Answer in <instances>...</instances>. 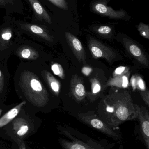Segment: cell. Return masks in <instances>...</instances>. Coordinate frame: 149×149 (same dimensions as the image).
Instances as JSON below:
<instances>
[{
    "mask_svg": "<svg viewBox=\"0 0 149 149\" xmlns=\"http://www.w3.org/2000/svg\"><path fill=\"white\" fill-rule=\"evenodd\" d=\"M137 107L129 91L112 88L99 102L97 112L99 117L112 128L137 118Z\"/></svg>",
    "mask_w": 149,
    "mask_h": 149,
    "instance_id": "1",
    "label": "cell"
},
{
    "mask_svg": "<svg viewBox=\"0 0 149 149\" xmlns=\"http://www.w3.org/2000/svg\"><path fill=\"white\" fill-rule=\"evenodd\" d=\"M41 65L21 63L14 77L15 87L24 97L36 107H44L49 101V94L41 73Z\"/></svg>",
    "mask_w": 149,
    "mask_h": 149,
    "instance_id": "2",
    "label": "cell"
},
{
    "mask_svg": "<svg viewBox=\"0 0 149 149\" xmlns=\"http://www.w3.org/2000/svg\"><path fill=\"white\" fill-rule=\"evenodd\" d=\"M14 22L7 20L0 26V61L8 59L22 40Z\"/></svg>",
    "mask_w": 149,
    "mask_h": 149,
    "instance_id": "3",
    "label": "cell"
},
{
    "mask_svg": "<svg viewBox=\"0 0 149 149\" xmlns=\"http://www.w3.org/2000/svg\"><path fill=\"white\" fill-rule=\"evenodd\" d=\"M78 118L82 122L88 125L91 128L105 134L116 140L121 139L120 135L112 129L97 116L94 112L88 111L87 113H79Z\"/></svg>",
    "mask_w": 149,
    "mask_h": 149,
    "instance_id": "4",
    "label": "cell"
},
{
    "mask_svg": "<svg viewBox=\"0 0 149 149\" xmlns=\"http://www.w3.org/2000/svg\"><path fill=\"white\" fill-rule=\"evenodd\" d=\"M39 46L30 42H22L21 40L14 52L21 60L26 61L25 62L41 64L42 53Z\"/></svg>",
    "mask_w": 149,
    "mask_h": 149,
    "instance_id": "5",
    "label": "cell"
},
{
    "mask_svg": "<svg viewBox=\"0 0 149 149\" xmlns=\"http://www.w3.org/2000/svg\"><path fill=\"white\" fill-rule=\"evenodd\" d=\"M88 47L93 57L97 59L102 58L111 63L116 57L113 50L94 38L89 39Z\"/></svg>",
    "mask_w": 149,
    "mask_h": 149,
    "instance_id": "6",
    "label": "cell"
},
{
    "mask_svg": "<svg viewBox=\"0 0 149 149\" xmlns=\"http://www.w3.org/2000/svg\"><path fill=\"white\" fill-rule=\"evenodd\" d=\"M15 25L18 26L17 27L20 33L26 32L31 35L34 36L38 39H42L48 42H54L53 37L46 29L38 25L26 22H19V25L16 24Z\"/></svg>",
    "mask_w": 149,
    "mask_h": 149,
    "instance_id": "7",
    "label": "cell"
},
{
    "mask_svg": "<svg viewBox=\"0 0 149 149\" xmlns=\"http://www.w3.org/2000/svg\"><path fill=\"white\" fill-rule=\"evenodd\" d=\"M61 131L65 136L72 139L71 141L64 139H59V143L63 149H101L100 146L89 144L75 138L67 130H61Z\"/></svg>",
    "mask_w": 149,
    "mask_h": 149,
    "instance_id": "8",
    "label": "cell"
},
{
    "mask_svg": "<svg viewBox=\"0 0 149 149\" xmlns=\"http://www.w3.org/2000/svg\"><path fill=\"white\" fill-rule=\"evenodd\" d=\"M67 43L79 63H86V56L83 46L79 39L69 32L65 33Z\"/></svg>",
    "mask_w": 149,
    "mask_h": 149,
    "instance_id": "9",
    "label": "cell"
},
{
    "mask_svg": "<svg viewBox=\"0 0 149 149\" xmlns=\"http://www.w3.org/2000/svg\"><path fill=\"white\" fill-rule=\"evenodd\" d=\"M91 8L93 12L98 14L109 17L111 19H125L126 15L124 10H116L108 6L106 3L102 2H96L91 5Z\"/></svg>",
    "mask_w": 149,
    "mask_h": 149,
    "instance_id": "10",
    "label": "cell"
},
{
    "mask_svg": "<svg viewBox=\"0 0 149 149\" xmlns=\"http://www.w3.org/2000/svg\"><path fill=\"white\" fill-rule=\"evenodd\" d=\"M138 117L140 123L141 134L147 149H149V113L144 106L137 105Z\"/></svg>",
    "mask_w": 149,
    "mask_h": 149,
    "instance_id": "11",
    "label": "cell"
},
{
    "mask_svg": "<svg viewBox=\"0 0 149 149\" xmlns=\"http://www.w3.org/2000/svg\"><path fill=\"white\" fill-rule=\"evenodd\" d=\"M70 91L72 97L77 102L83 100L86 96L85 90L82 78L77 74L72 76L70 80Z\"/></svg>",
    "mask_w": 149,
    "mask_h": 149,
    "instance_id": "12",
    "label": "cell"
},
{
    "mask_svg": "<svg viewBox=\"0 0 149 149\" xmlns=\"http://www.w3.org/2000/svg\"><path fill=\"white\" fill-rule=\"evenodd\" d=\"M123 43L127 51L139 63L145 67L149 66V62L148 59L138 45L126 38L123 39Z\"/></svg>",
    "mask_w": 149,
    "mask_h": 149,
    "instance_id": "13",
    "label": "cell"
},
{
    "mask_svg": "<svg viewBox=\"0 0 149 149\" xmlns=\"http://www.w3.org/2000/svg\"><path fill=\"white\" fill-rule=\"evenodd\" d=\"M41 73L42 78L50 91L54 95L58 96L60 94L61 89L60 81L48 70L43 68L42 66H41Z\"/></svg>",
    "mask_w": 149,
    "mask_h": 149,
    "instance_id": "14",
    "label": "cell"
},
{
    "mask_svg": "<svg viewBox=\"0 0 149 149\" xmlns=\"http://www.w3.org/2000/svg\"><path fill=\"white\" fill-rule=\"evenodd\" d=\"M13 126L15 135L20 137L26 136L29 131V124L26 120L22 118H16L14 119Z\"/></svg>",
    "mask_w": 149,
    "mask_h": 149,
    "instance_id": "15",
    "label": "cell"
},
{
    "mask_svg": "<svg viewBox=\"0 0 149 149\" xmlns=\"http://www.w3.org/2000/svg\"><path fill=\"white\" fill-rule=\"evenodd\" d=\"M130 72H128L126 74L120 76L116 77L110 78L104 86V88L111 87V88L125 89L128 88L130 86L129 78Z\"/></svg>",
    "mask_w": 149,
    "mask_h": 149,
    "instance_id": "16",
    "label": "cell"
},
{
    "mask_svg": "<svg viewBox=\"0 0 149 149\" xmlns=\"http://www.w3.org/2000/svg\"><path fill=\"white\" fill-rule=\"evenodd\" d=\"M29 2L31 5L36 18L40 21H44L49 24H51L52 21L50 16L39 1L37 0H29Z\"/></svg>",
    "mask_w": 149,
    "mask_h": 149,
    "instance_id": "17",
    "label": "cell"
},
{
    "mask_svg": "<svg viewBox=\"0 0 149 149\" xmlns=\"http://www.w3.org/2000/svg\"><path fill=\"white\" fill-rule=\"evenodd\" d=\"M26 104V101H23L6 113L0 118V128L6 125L15 119Z\"/></svg>",
    "mask_w": 149,
    "mask_h": 149,
    "instance_id": "18",
    "label": "cell"
},
{
    "mask_svg": "<svg viewBox=\"0 0 149 149\" xmlns=\"http://www.w3.org/2000/svg\"><path fill=\"white\" fill-rule=\"evenodd\" d=\"M91 83V91L87 93L86 96L91 102H94L100 96L102 90L101 82L97 78L94 77L90 80Z\"/></svg>",
    "mask_w": 149,
    "mask_h": 149,
    "instance_id": "19",
    "label": "cell"
},
{
    "mask_svg": "<svg viewBox=\"0 0 149 149\" xmlns=\"http://www.w3.org/2000/svg\"><path fill=\"white\" fill-rule=\"evenodd\" d=\"M51 69L52 72L56 75L57 76L62 79L65 78V74L62 66L57 63H54L51 65Z\"/></svg>",
    "mask_w": 149,
    "mask_h": 149,
    "instance_id": "20",
    "label": "cell"
},
{
    "mask_svg": "<svg viewBox=\"0 0 149 149\" xmlns=\"http://www.w3.org/2000/svg\"><path fill=\"white\" fill-rule=\"evenodd\" d=\"M138 31L141 36L146 39H149V26L148 25L140 22L137 27Z\"/></svg>",
    "mask_w": 149,
    "mask_h": 149,
    "instance_id": "21",
    "label": "cell"
},
{
    "mask_svg": "<svg viewBox=\"0 0 149 149\" xmlns=\"http://www.w3.org/2000/svg\"><path fill=\"white\" fill-rule=\"evenodd\" d=\"M8 82V77L4 73V70L0 67V94H2L5 91L6 83Z\"/></svg>",
    "mask_w": 149,
    "mask_h": 149,
    "instance_id": "22",
    "label": "cell"
},
{
    "mask_svg": "<svg viewBox=\"0 0 149 149\" xmlns=\"http://www.w3.org/2000/svg\"><path fill=\"white\" fill-rule=\"evenodd\" d=\"M48 1L61 9L66 11L69 10L68 3L65 0H49Z\"/></svg>",
    "mask_w": 149,
    "mask_h": 149,
    "instance_id": "23",
    "label": "cell"
},
{
    "mask_svg": "<svg viewBox=\"0 0 149 149\" xmlns=\"http://www.w3.org/2000/svg\"><path fill=\"white\" fill-rule=\"evenodd\" d=\"M130 72V68L129 67L125 66H120L117 68L113 72L112 76L113 77H116L124 75Z\"/></svg>",
    "mask_w": 149,
    "mask_h": 149,
    "instance_id": "24",
    "label": "cell"
},
{
    "mask_svg": "<svg viewBox=\"0 0 149 149\" xmlns=\"http://www.w3.org/2000/svg\"><path fill=\"white\" fill-rule=\"evenodd\" d=\"M96 31L99 34L108 35L112 33V29L109 26H101L97 28Z\"/></svg>",
    "mask_w": 149,
    "mask_h": 149,
    "instance_id": "25",
    "label": "cell"
},
{
    "mask_svg": "<svg viewBox=\"0 0 149 149\" xmlns=\"http://www.w3.org/2000/svg\"><path fill=\"white\" fill-rule=\"evenodd\" d=\"M136 89L139 91H143L146 89L145 84L140 76L136 75Z\"/></svg>",
    "mask_w": 149,
    "mask_h": 149,
    "instance_id": "26",
    "label": "cell"
},
{
    "mask_svg": "<svg viewBox=\"0 0 149 149\" xmlns=\"http://www.w3.org/2000/svg\"><path fill=\"white\" fill-rule=\"evenodd\" d=\"M142 99L148 107L149 106V91L146 89L144 91H139Z\"/></svg>",
    "mask_w": 149,
    "mask_h": 149,
    "instance_id": "27",
    "label": "cell"
},
{
    "mask_svg": "<svg viewBox=\"0 0 149 149\" xmlns=\"http://www.w3.org/2000/svg\"><path fill=\"white\" fill-rule=\"evenodd\" d=\"M130 84L133 91L136 89V74L133 75L130 79Z\"/></svg>",
    "mask_w": 149,
    "mask_h": 149,
    "instance_id": "28",
    "label": "cell"
},
{
    "mask_svg": "<svg viewBox=\"0 0 149 149\" xmlns=\"http://www.w3.org/2000/svg\"><path fill=\"white\" fill-rule=\"evenodd\" d=\"M92 70V69L90 67H84L82 69V72L85 75L88 76L91 74Z\"/></svg>",
    "mask_w": 149,
    "mask_h": 149,
    "instance_id": "29",
    "label": "cell"
},
{
    "mask_svg": "<svg viewBox=\"0 0 149 149\" xmlns=\"http://www.w3.org/2000/svg\"><path fill=\"white\" fill-rule=\"evenodd\" d=\"M19 149H26V144L25 143H22L19 146Z\"/></svg>",
    "mask_w": 149,
    "mask_h": 149,
    "instance_id": "30",
    "label": "cell"
},
{
    "mask_svg": "<svg viewBox=\"0 0 149 149\" xmlns=\"http://www.w3.org/2000/svg\"><path fill=\"white\" fill-rule=\"evenodd\" d=\"M2 109H0V116H1V113H2Z\"/></svg>",
    "mask_w": 149,
    "mask_h": 149,
    "instance_id": "31",
    "label": "cell"
},
{
    "mask_svg": "<svg viewBox=\"0 0 149 149\" xmlns=\"http://www.w3.org/2000/svg\"><path fill=\"white\" fill-rule=\"evenodd\" d=\"M123 149V146H120V149Z\"/></svg>",
    "mask_w": 149,
    "mask_h": 149,
    "instance_id": "32",
    "label": "cell"
}]
</instances>
